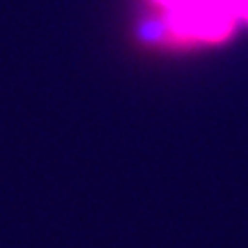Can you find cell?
<instances>
[{
  "label": "cell",
  "mask_w": 248,
  "mask_h": 248,
  "mask_svg": "<svg viewBox=\"0 0 248 248\" xmlns=\"http://www.w3.org/2000/svg\"><path fill=\"white\" fill-rule=\"evenodd\" d=\"M232 9H237V12H244L248 16V0H230Z\"/></svg>",
  "instance_id": "1"
}]
</instances>
